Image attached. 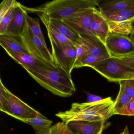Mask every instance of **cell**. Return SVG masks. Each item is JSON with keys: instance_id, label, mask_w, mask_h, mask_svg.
<instances>
[{"instance_id": "obj_1", "label": "cell", "mask_w": 134, "mask_h": 134, "mask_svg": "<svg viewBox=\"0 0 134 134\" xmlns=\"http://www.w3.org/2000/svg\"><path fill=\"white\" fill-rule=\"evenodd\" d=\"M25 70L40 85L55 95L70 97L76 91L71 76L58 66L44 65Z\"/></svg>"}, {"instance_id": "obj_2", "label": "cell", "mask_w": 134, "mask_h": 134, "mask_svg": "<svg viewBox=\"0 0 134 134\" xmlns=\"http://www.w3.org/2000/svg\"><path fill=\"white\" fill-rule=\"evenodd\" d=\"M114 102L110 97L96 102L74 103L70 109L59 112L55 116L66 124L74 121L105 122L114 115Z\"/></svg>"}, {"instance_id": "obj_3", "label": "cell", "mask_w": 134, "mask_h": 134, "mask_svg": "<svg viewBox=\"0 0 134 134\" xmlns=\"http://www.w3.org/2000/svg\"><path fill=\"white\" fill-rule=\"evenodd\" d=\"M99 1L95 0H54L35 8L25 7L28 12L35 13L50 19L62 20L75 17L92 8Z\"/></svg>"}, {"instance_id": "obj_4", "label": "cell", "mask_w": 134, "mask_h": 134, "mask_svg": "<svg viewBox=\"0 0 134 134\" xmlns=\"http://www.w3.org/2000/svg\"><path fill=\"white\" fill-rule=\"evenodd\" d=\"M0 110L23 121L35 118L41 113L21 100L8 90L0 80Z\"/></svg>"}, {"instance_id": "obj_5", "label": "cell", "mask_w": 134, "mask_h": 134, "mask_svg": "<svg viewBox=\"0 0 134 134\" xmlns=\"http://www.w3.org/2000/svg\"><path fill=\"white\" fill-rule=\"evenodd\" d=\"M21 39L28 53L40 62L55 66L52 53L39 37L33 34L26 21L21 35Z\"/></svg>"}, {"instance_id": "obj_6", "label": "cell", "mask_w": 134, "mask_h": 134, "mask_svg": "<svg viewBox=\"0 0 134 134\" xmlns=\"http://www.w3.org/2000/svg\"><path fill=\"white\" fill-rule=\"evenodd\" d=\"M91 68L110 82L134 79V70L119 63L112 57L99 62Z\"/></svg>"}, {"instance_id": "obj_7", "label": "cell", "mask_w": 134, "mask_h": 134, "mask_svg": "<svg viewBox=\"0 0 134 134\" xmlns=\"http://www.w3.org/2000/svg\"><path fill=\"white\" fill-rule=\"evenodd\" d=\"M105 45L110 57L134 54V42L128 36L110 33L106 40Z\"/></svg>"}, {"instance_id": "obj_8", "label": "cell", "mask_w": 134, "mask_h": 134, "mask_svg": "<svg viewBox=\"0 0 134 134\" xmlns=\"http://www.w3.org/2000/svg\"><path fill=\"white\" fill-rule=\"evenodd\" d=\"M51 45L52 54L55 64L60 66L71 76L76 59V46L68 45L58 48Z\"/></svg>"}, {"instance_id": "obj_9", "label": "cell", "mask_w": 134, "mask_h": 134, "mask_svg": "<svg viewBox=\"0 0 134 134\" xmlns=\"http://www.w3.org/2000/svg\"><path fill=\"white\" fill-rule=\"evenodd\" d=\"M96 8L88 9L80 14L62 21L79 34H88L93 35L91 30L92 17Z\"/></svg>"}, {"instance_id": "obj_10", "label": "cell", "mask_w": 134, "mask_h": 134, "mask_svg": "<svg viewBox=\"0 0 134 134\" xmlns=\"http://www.w3.org/2000/svg\"><path fill=\"white\" fill-rule=\"evenodd\" d=\"M100 12L107 21L110 33L128 36L134 31V22L119 15L111 14L107 12Z\"/></svg>"}, {"instance_id": "obj_11", "label": "cell", "mask_w": 134, "mask_h": 134, "mask_svg": "<svg viewBox=\"0 0 134 134\" xmlns=\"http://www.w3.org/2000/svg\"><path fill=\"white\" fill-rule=\"evenodd\" d=\"M105 121L88 122L74 121L67 125L74 134H102L103 131L108 127Z\"/></svg>"}, {"instance_id": "obj_12", "label": "cell", "mask_w": 134, "mask_h": 134, "mask_svg": "<svg viewBox=\"0 0 134 134\" xmlns=\"http://www.w3.org/2000/svg\"><path fill=\"white\" fill-rule=\"evenodd\" d=\"M47 28L51 29L60 34L65 36L75 43L81 40L79 34L64 23L62 20L50 19L44 16H39Z\"/></svg>"}, {"instance_id": "obj_13", "label": "cell", "mask_w": 134, "mask_h": 134, "mask_svg": "<svg viewBox=\"0 0 134 134\" xmlns=\"http://www.w3.org/2000/svg\"><path fill=\"white\" fill-rule=\"evenodd\" d=\"M91 28L92 34L105 44L106 40L110 32L107 21L97 8L92 17Z\"/></svg>"}, {"instance_id": "obj_14", "label": "cell", "mask_w": 134, "mask_h": 134, "mask_svg": "<svg viewBox=\"0 0 134 134\" xmlns=\"http://www.w3.org/2000/svg\"><path fill=\"white\" fill-rule=\"evenodd\" d=\"M79 35L81 40L87 47L89 54L105 59L110 58L105 44L96 37L88 34Z\"/></svg>"}, {"instance_id": "obj_15", "label": "cell", "mask_w": 134, "mask_h": 134, "mask_svg": "<svg viewBox=\"0 0 134 134\" xmlns=\"http://www.w3.org/2000/svg\"><path fill=\"white\" fill-rule=\"evenodd\" d=\"M28 15V12L25 7L19 2H17L15 7L12 21L5 33L20 36Z\"/></svg>"}, {"instance_id": "obj_16", "label": "cell", "mask_w": 134, "mask_h": 134, "mask_svg": "<svg viewBox=\"0 0 134 134\" xmlns=\"http://www.w3.org/2000/svg\"><path fill=\"white\" fill-rule=\"evenodd\" d=\"M0 44L5 51L29 54L23 43L20 36L7 33L1 34Z\"/></svg>"}, {"instance_id": "obj_17", "label": "cell", "mask_w": 134, "mask_h": 134, "mask_svg": "<svg viewBox=\"0 0 134 134\" xmlns=\"http://www.w3.org/2000/svg\"><path fill=\"white\" fill-rule=\"evenodd\" d=\"M5 52L14 61L21 65L25 70L44 65H51L40 62L29 54L18 53L8 51H5Z\"/></svg>"}, {"instance_id": "obj_18", "label": "cell", "mask_w": 134, "mask_h": 134, "mask_svg": "<svg viewBox=\"0 0 134 134\" xmlns=\"http://www.w3.org/2000/svg\"><path fill=\"white\" fill-rule=\"evenodd\" d=\"M23 122L31 125L36 134H48L52 123V121L48 120L41 113L35 118L27 119Z\"/></svg>"}, {"instance_id": "obj_19", "label": "cell", "mask_w": 134, "mask_h": 134, "mask_svg": "<svg viewBox=\"0 0 134 134\" xmlns=\"http://www.w3.org/2000/svg\"><path fill=\"white\" fill-rule=\"evenodd\" d=\"M99 11H118L134 8V0H114L103 3L99 6Z\"/></svg>"}, {"instance_id": "obj_20", "label": "cell", "mask_w": 134, "mask_h": 134, "mask_svg": "<svg viewBox=\"0 0 134 134\" xmlns=\"http://www.w3.org/2000/svg\"><path fill=\"white\" fill-rule=\"evenodd\" d=\"M47 29L51 44L56 47L60 48L68 45L76 46V45L77 44L55 30L48 28H47Z\"/></svg>"}, {"instance_id": "obj_21", "label": "cell", "mask_w": 134, "mask_h": 134, "mask_svg": "<svg viewBox=\"0 0 134 134\" xmlns=\"http://www.w3.org/2000/svg\"><path fill=\"white\" fill-rule=\"evenodd\" d=\"M119 84L120 88L119 93L114 104V115L118 114L131 99L126 92L124 86L121 84Z\"/></svg>"}, {"instance_id": "obj_22", "label": "cell", "mask_w": 134, "mask_h": 134, "mask_svg": "<svg viewBox=\"0 0 134 134\" xmlns=\"http://www.w3.org/2000/svg\"><path fill=\"white\" fill-rule=\"evenodd\" d=\"M26 23L30 30L35 36L39 37L45 44H46L45 38L41 31L40 21L38 18H34L27 15Z\"/></svg>"}, {"instance_id": "obj_23", "label": "cell", "mask_w": 134, "mask_h": 134, "mask_svg": "<svg viewBox=\"0 0 134 134\" xmlns=\"http://www.w3.org/2000/svg\"><path fill=\"white\" fill-rule=\"evenodd\" d=\"M106 59L102 57H95L91 55H87L85 56L81 60L80 62L75 67L76 68L82 67H90L91 68L95 64Z\"/></svg>"}, {"instance_id": "obj_24", "label": "cell", "mask_w": 134, "mask_h": 134, "mask_svg": "<svg viewBox=\"0 0 134 134\" xmlns=\"http://www.w3.org/2000/svg\"><path fill=\"white\" fill-rule=\"evenodd\" d=\"M48 134H74L68 125L63 122H58L52 125Z\"/></svg>"}, {"instance_id": "obj_25", "label": "cell", "mask_w": 134, "mask_h": 134, "mask_svg": "<svg viewBox=\"0 0 134 134\" xmlns=\"http://www.w3.org/2000/svg\"><path fill=\"white\" fill-rule=\"evenodd\" d=\"M16 4L10 8L2 20L0 21V35L3 34L6 32L8 26L10 24L13 19L14 11Z\"/></svg>"}, {"instance_id": "obj_26", "label": "cell", "mask_w": 134, "mask_h": 134, "mask_svg": "<svg viewBox=\"0 0 134 134\" xmlns=\"http://www.w3.org/2000/svg\"><path fill=\"white\" fill-rule=\"evenodd\" d=\"M76 47V59L75 63L74 69L77 64L80 62L81 59L85 55H89L87 48L81 40L77 44Z\"/></svg>"}, {"instance_id": "obj_27", "label": "cell", "mask_w": 134, "mask_h": 134, "mask_svg": "<svg viewBox=\"0 0 134 134\" xmlns=\"http://www.w3.org/2000/svg\"><path fill=\"white\" fill-rule=\"evenodd\" d=\"M17 2L15 0H4L2 1L0 4V21Z\"/></svg>"}, {"instance_id": "obj_28", "label": "cell", "mask_w": 134, "mask_h": 134, "mask_svg": "<svg viewBox=\"0 0 134 134\" xmlns=\"http://www.w3.org/2000/svg\"><path fill=\"white\" fill-rule=\"evenodd\" d=\"M113 58L118 62L134 70V54Z\"/></svg>"}, {"instance_id": "obj_29", "label": "cell", "mask_w": 134, "mask_h": 134, "mask_svg": "<svg viewBox=\"0 0 134 134\" xmlns=\"http://www.w3.org/2000/svg\"><path fill=\"white\" fill-rule=\"evenodd\" d=\"M122 85L131 98L134 99V79L125 80L119 82Z\"/></svg>"}, {"instance_id": "obj_30", "label": "cell", "mask_w": 134, "mask_h": 134, "mask_svg": "<svg viewBox=\"0 0 134 134\" xmlns=\"http://www.w3.org/2000/svg\"><path fill=\"white\" fill-rule=\"evenodd\" d=\"M107 12L111 14L116 15L124 17L134 22V8L124 10Z\"/></svg>"}, {"instance_id": "obj_31", "label": "cell", "mask_w": 134, "mask_h": 134, "mask_svg": "<svg viewBox=\"0 0 134 134\" xmlns=\"http://www.w3.org/2000/svg\"><path fill=\"white\" fill-rule=\"evenodd\" d=\"M118 114L125 116H134V99H131L128 103Z\"/></svg>"}, {"instance_id": "obj_32", "label": "cell", "mask_w": 134, "mask_h": 134, "mask_svg": "<svg viewBox=\"0 0 134 134\" xmlns=\"http://www.w3.org/2000/svg\"><path fill=\"white\" fill-rule=\"evenodd\" d=\"M87 95V103L94 102V98L95 95L91 94L88 92H86Z\"/></svg>"}, {"instance_id": "obj_33", "label": "cell", "mask_w": 134, "mask_h": 134, "mask_svg": "<svg viewBox=\"0 0 134 134\" xmlns=\"http://www.w3.org/2000/svg\"><path fill=\"white\" fill-rule=\"evenodd\" d=\"M104 98H103L102 97L99 96L95 95L94 98V102H99L100 101H102L103 100Z\"/></svg>"}, {"instance_id": "obj_34", "label": "cell", "mask_w": 134, "mask_h": 134, "mask_svg": "<svg viewBox=\"0 0 134 134\" xmlns=\"http://www.w3.org/2000/svg\"><path fill=\"white\" fill-rule=\"evenodd\" d=\"M123 134H129L127 126H126L124 129V131L123 132Z\"/></svg>"}, {"instance_id": "obj_35", "label": "cell", "mask_w": 134, "mask_h": 134, "mask_svg": "<svg viewBox=\"0 0 134 134\" xmlns=\"http://www.w3.org/2000/svg\"><path fill=\"white\" fill-rule=\"evenodd\" d=\"M130 37L131 38L132 40L134 42V30L133 31V32H132V33L131 34Z\"/></svg>"}, {"instance_id": "obj_36", "label": "cell", "mask_w": 134, "mask_h": 134, "mask_svg": "<svg viewBox=\"0 0 134 134\" xmlns=\"http://www.w3.org/2000/svg\"><path fill=\"white\" fill-rule=\"evenodd\" d=\"M120 134H123V132H121Z\"/></svg>"}, {"instance_id": "obj_37", "label": "cell", "mask_w": 134, "mask_h": 134, "mask_svg": "<svg viewBox=\"0 0 134 134\" xmlns=\"http://www.w3.org/2000/svg\"></svg>"}]
</instances>
